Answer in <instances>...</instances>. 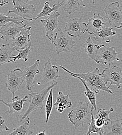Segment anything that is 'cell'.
Listing matches in <instances>:
<instances>
[{"label":"cell","mask_w":122,"mask_h":135,"mask_svg":"<svg viewBox=\"0 0 122 135\" xmlns=\"http://www.w3.org/2000/svg\"><path fill=\"white\" fill-rule=\"evenodd\" d=\"M60 67L73 77L79 76L84 79L86 81L88 87L96 94H98L100 90H103L113 95H114V94L109 89L110 87L106 86V84L105 83L104 80L103 75L100 73L98 68H96L93 71H90L86 73L79 74L71 72L62 66H60Z\"/></svg>","instance_id":"6da1fadb"},{"label":"cell","mask_w":122,"mask_h":135,"mask_svg":"<svg viewBox=\"0 0 122 135\" xmlns=\"http://www.w3.org/2000/svg\"><path fill=\"white\" fill-rule=\"evenodd\" d=\"M58 84L57 82H55L51 85H49L44 88L40 91L36 93H31L29 94V106L27 111L23 113V115L20 118V121L22 122L25 118L28 117V115L32 112L37 109H42L45 102L46 96L48 93Z\"/></svg>","instance_id":"7a4b0ae2"},{"label":"cell","mask_w":122,"mask_h":135,"mask_svg":"<svg viewBox=\"0 0 122 135\" xmlns=\"http://www.w3.org/2000/svg\"><path fill=\"white\" fill-rule=\"evenodd\" d=\"M89 103L90 102H79L77 106L69 113L68 118L75 129L81 125L83 126L85 123H87V116L91 113V109L89 107Z\"/></svg>","instance_id":"3957f363"},{"label":"cell","mask_w":122,"mask_h":135,"mask_svg":"<svg viewBox=\"0 0 122 135\" xmlns=\"http://www.w3.org/2000/svg\"><path fill=\"white\" fill-rule=\"evenodd\" d=\"M52 44L56 47L57 54L59 55L61 52L71 51L75 46L76 42L69 34L65 33L61 29L57 28Z\"/></svg>","instance_id":"277c9868"},{"label":"cell","mask_w":122,"mask_h":135,"mask_svg":"<svg viewBox=\"0 0 122 135\" xmlns=\"http://www.w3.org/2000/svg\"><path fill=\"white\" fill-rule=\"evenodd\" d=\"M120 4L118 1L112 2L104 8L110 26L112 28H122V11L119 9Z\"/></svg>","instance_id":"5b68a950"},{"label":"cell","mask_w":122,"mask_h":135,"mask_svg":"<svg viewBox=\"0 0 122 135\" xmlns=\"http://www.w3.org/2000/svg\"><path fill=\"white\" fill-rule=\"evenodd\" d=\"M13 7L8 11L7 15L14 13L27 21H32L33 15L36 12L34 5L28 4L22 0H13Z\"/></svg>","instance_id":"8992f818"},{"label":"cell","mask_w":122,"mask_h":135,"mask_svg":"<svg viewBox=\"0 0 122 135\" xmlns=\"http://www.w3.org/2000/svg\"><path fill=\"white\" fill-rule=\"evenodd\" d=\"M25 81L23 71L19 68L15 69L8 73L5 85L7 89L12 93L13 97H15V93L20 89Z\"/></svg>","instance_id":"52a82bcc"},{"label":"cell","mask_w":122,"mask_h":135,"mask_svg":"<svg viewBox=\"0 0 122 135\" xmlns=\"http://www.w3.org/2000/svg\"><path fill=\"white\" fill-rule=\"evenodd\" d=\"M87 23L83 22L82 17L70 18L65 27V31L74 38L80 37L87 31Z\"/></svg>","instance_id":"ba28073f"},{"label":"cell","mask_w":122,"mask_h":135,"mask_svg":"<svg viewBox=\"0 0 122 135\" xmlns=\"http://www.w3.org/2000/svg\"><path fill=\"white\" fill-rule=\"evenodd\" d=\"M29 98V95L25 96L23 98H20L19 96H15L12 98V101L6 102L3 99L1 101L8 108V110L5 112V113H8L10 115H14L17 119L21 118L23 115L24 103L28 101Z\"/></svg>","instance_id":"9c48e42d"},{"label":"cell","mask_w":122,"mask_h":135,"mask_svg":"<svg viewBox=\"0 0 122 135\" xmlns=\"http://www.w3.org/2000/svg\"><path fill=\"white\" fill-rule=\"evenodd\" d=\"M97 64L109 65L110 67L112 62L115 61H120L118 57V53L113 47H107L103 45L100 47L97 54Z\"/></svg>","instance_id":"30bf717a"},{"label":"cell","mask_w":122,"mask_h":135,"mask_svg":"<svg viewBox=\"0 0 122 135\" xmlns=\"http://www.w3.org/2000/svg\"><path fill=\"white\" fill-rule=\"evenodd\" d=\"M105 83L107 84L110 82L109 87L112 85H116L118 88L121 87L122 84V71L121 68L114 66L112 68H106L102 73Z\"/></svg>","instance_id":"8fae6325"},{"label":"cell","mask_w":122,"mask_h":135,"mask_svg":"<svg viewBox=\"0 0 122 135\" xmlns=\"http://www.w3.org/2000/svg\"><path fill=\"white\" fill-rule=\"evenodd\" d=\"M50 54V52H49L48 60L45 64L44 70L41 75L40 84H45L48 82L56 81L58 78L60 76L59 75L58 67L55 65H52V59Z\"/></svg>","instance_id":"7c38bea8"},{"label":"cell","mask_w":122,"mask_h":135,"mask_svg":"<svg viewBox=\"0 0 122 135\" xmlns=\"http://www.w3.org/2000/svg\"><path fill=\"white\" fill-rule=\"evenodd\" d=\"M60 15V13L57 11L53 12L49 17L46 19H41L40 22L42 23L45 28L46 36L48 40L53 43V31L58 26V17Z\"/></svg>","instance_id":"4fadbf2b"},{"label":"cell","mask_w":122,"mask_h":135,"mask_svg":"<svg viewBox=\"0 0 122 135\" xmlns=\"http://www.w3.org/2000/svg\"><path fill=\"white\" fill-rule=\"evenodd\" d=\"M26 26L27 23L25 25H19L13 22L6 23L1 27L0 33L2 35L1 38L6 41L10 39L15 40L18 34Z\"/></svg>","instance_id":"5bb4252c"},{"label":"cell","mask_w":122,"mask_h":135,"mask_svg":"<svg viewBox=\"0 0 122 135\" xmlns=\"http://www.w3.org/2000/svg\"><path fill=\"white\" fill-rule=\"evenodd\" d=\"M107 20L106 17H103L99 14L94 13V16L89 18L88 20V33L93 35L96 32L108 27Z\"/></svg>","instance_id":"9a60e30c"},{"label":"cell","mask_w":122,"mask_h":135,"mask_svg":"<svg viewBox=\"0 0 122 135\" xmlns=\"http://www.w3.org/2000/svg\"><path fill=\"white\" fill-rule=\"evenodd\" d=\"M31 27L25 28L18 34L15 40L12 42V46L17 50L25 49L31 45V33L30 30Z\"/></svg>","instance_id":"2e32d148"},{"label":"cell","mask_w":122,"mask_h":135,"mask_svg":"<svg viewBox=\"0 0 122 135\" xmlns=\"http://www.w3.org/2000/svg\"><path fill=\"white\" fill-rule=\"evenodd\" d=\"M39 65L40 60L37 59L32 65L25 68L23 70V74L26 82V87L29 91H31L32 88L34 86L35 75L40 74Z\"/></svg>","instance_id":"e0dca14e"},{"label":"cell","mask_w":122,"mask_h":135,"mask_svg":"<svg viewBox=\"0 0 122 135\" xmlns=\"http://www.w3.org/2000/svg\"><path fill=\"white\" fill-rule=\"evenodd\" d=\"M54 105L60 113L62 112L66 108H71L72 106V103L70 99L69 94L64 95L62 91H59Z\"/></svg>","instance_id":"ac0fdd59"},{"label":"cell","mask_w":122,"mask_h":135,"mask_svg":"<svg viewBox=\"0 0 122 135\" xmlns=\"http://www.w3.org/2000/svg\"><path fill=\"white\" fill-rule=\"evenodd\" d=\"M14 51H16V49L10 43L3 44L0 49V65L10 63L12 57L15 56L13 54Z\"/></svg>","instance_id":"d6986e66"},{"label":"cell","mask_w":122,"mask_h":135,"mask_svg":"<svg viewBox=\"0 0 122 135\" xmlns=\"http://www.w3.org/2000/svg\"><path fill=\"white\" fill-rule=\"evenodd\" d=\"M112 27L109 28L106 27L103 29L101 30L96 32L93 35L94 39L99 42L110 43L111 41V37L115 35L116 32L115 31H112Z\"/></svg>","instance_id":"ffe728a7"},{"label":"cell","mask_w":122,"mask_h":135,"mask_svg":"<svg viewBox=\"0 0 122 135\" xmlns=\"http://www.w3.org/2000/svg\"><path fill=\"white\" fill-rule=\"evenodd\" d=\"M103 45L95 44L92 41L90 37L87 38L86 42L84 44V48L85 52H86L88 56L95 62H97V54L100 47Z\"/></svg>","instance_id":"44dd1931"},{"label":"cell","mask_w":122,"mask_h":135,"mask_svg":"<svg viewBox=\"0 0 122 135\" xmlns=\"http://www.w3.org/2000/svg\"><path fill=\"white\" fill-rule=\"evenodd\" d=\"M30 118L28 117L23 120L20 125L16 126L9 135H32L34 133L29 127Z\"/></svg>","instance_id":"7402d4cb"},{"label":"cell","mask_w":122,"mask_h":135,"mask_svg":"<svg viewBox=\"0 0 122 135\" xmlns=\"http://www.w3.org/2000/svg\"><path fill=\"white\" fill-rule=\"evenodd\" d=\"M65 2V1H63L61 2H58L53 5V7H51L50 6V2L48 1L44 3L43 8L42 10V11L37 15L36 17L33 18L32 19V20H36L37 19L41 18V17H45L47 16H50L51 15V13L54 12H56L58 10V9L62 6V5L64 4Z\"/></svg>","instance_id":"603a6c76"},{"label":"cell","mask_w":122,"mask_h":135,"mask_svg":"<svg viewBox=\"0 0 122 135\" xmlns=\"http://www.w3.org/2000/svg\"><path fill=\"white\" fill-rule=\"evenodd\" d=\"M105 128L108 130V132H105L104 135H122V124L119 119L111 120L105 125Z\"/></svg>","instance_id":"cb8c5ba5"},{"label":"cell","mask_w":122,"mask_h":135,"mask_svg":"<svg viewBox=\"0 0 122 135\" xmlns=\"http://www.w3.org/2000/svg\"><path fill=\"white\" fill-rule=\"evenodd\" d=\"M81 6L86 7L83 0H67L63 8L68 14H71L77 11Z\"/></svg>","instance_id":"d4e9b609"},{"label":"cell","mask_w":122,"mask_h":135,"mask_svg":"<svg viewBox=\"0 0 122 135\" xmlns=\"http://www.w3.org/2000/svg\"><path fill=\"white\" fill-rule=\"evenodd\" d=\"M94 110V109L92 107L91 108V113H90L91 116V118L90 123L88 124L89 128H88V130L86 135H90L92 133H96L98 135H104L105 132V127H103V128H99L97 126V125L96 124L95 118L94 116V112H93Z\"/></svg>","instance_id":"484cf974"},{"label":"cell","mask_w":122,"mask_h":135,"mask_svg":"<svg viewBox=\"0 0 122 135\" xmlns=\"http://www.w3.org/2000/svg\"><path fill=\"white\" fill-rule=\"evenodd\" d=\"M74 78L79 79L84 85V87H85V89H86V91H85L84 93L85 95L88 98V99L90 102V103H91L92 107L94 108V110L96 111V109H97L96 97V93L95 92H94L93 90H92L88 87L86 81L84 79H82L81 78H80L79 76H75Z\"/></svg>","instance_id":"4316f807"},{"label":"cell","mask_w":122,"mask_h":135,"mask_svg":"<svg viewBox=\"0 0 122 135\" xmlns=\"http://www.w3.org/2000/svg\"><path fill=\"white\" fill-rule=\"evenodd\" d=\"M27 21L25 19L21 17H11L9 16H6L4 14H0V26L9 23V22H13L19 25H25L23 23L25 22H27Z\"/></svg>","instance_id":"83f0119b"},{"label":"cell","mask_w":122,"mask_h":135,"mask_svg":"<svg viewBox=\"0 0 122 135\" xmlns=\"http://www.w3.org/2000/svg\"><path fill=\"white\" fill-rule=\"evenodd\" d=\"M31 45H29L25 49L17 50L16 51L19 52L18 55L17 56H13L12 60L10 61V62H15L17 60H19L20 59H23L25 61H27L28 60V55L31 51Z\"/></svg>","instance_id":"f1b7e54d"},{"label":"cell","mask_w":122,"mask_h":135,"mask_svg":"<svg viewBox=\"0 0 122 135\" xmlns=\"http://www.w3.org/2000/svg\"><path fill=\"white\" fill-rule=\"evenodd\" d=\"M53 107V91L52 89H51L49 95L48 96L46 106H45V112H46V123H48L50 115L52 113Z\"/></svg>","instance_id":"f546056e"},{"label":"cell","mask_w":122,"mask_h":135,"mask_svg":"<svg viewBox=\"0 0 122 135\" xmlns=\"http://www.w3.org/2000/svg\"><path fill=\"white\" fill-rule=\"evenodd\" d=\"M113 111H114V109L113 108H110L109 110L99 109L97 112V115L95 116V118H103L105 120L107 124L111 120V119L109 117V114L112 112H113Z\"/></svg>","instance_id":"4dcf8cb0"},{"label":"cell","mask_w":122,"mask_h":135,"mask_svg":"<svg viewBox=\"0 0 122 135\" xmlns=\"http://www.w3.org/2000/svg\"><path fill=\"white\" fill-rule=\"evenodd\" d=\"M95 120H96V124L97 126L99 128L104 127L105 125L106 124L105 121L103 118H95Z\"/></svg>","instance_id":"1f68e13d"},{"label":"cell","mask_w":122,"mask_h":135,"mask_svg":"<svg viewBox=\"0 0 122 135\" xmlns=\"http://www.w3.org/2000/svg\"><path fill=\"white\" fill-rule=\"evenodd\" d=\"M5 120L2 118L1 117V120H0V132L1 133L3 131H9V128L5 124Z\"/></svg>","instance_id":"d6a6232c"},{"label":"cell","mask_w":122,"mask_h":135,"mask_svg":"<svg viewBox=\"0 0 122 135\" xmlns=\"http://www.w3.org/2000/svg\"><path fill=\"white\" fill-rule=\"evenodd\" d=\"M8 3H9V0H0V5L1 6H3Z\"/></svg>","instance_id":"836d02e7"},{"label":"cell","mask_w":122,"mask_h":135,"mask_svg":"<svg viewBox=\"0 0 122 135\" xmlns=\"http://www.w3.org/2000/svg\"><path fill=\"white\" fill-rule=\"evenodd\" d=\"M46 135V133H45V131H43V132H40V133H37V135Z\"/></svg>","instance_id":"e575fe53"},{"label":"cell","mask_w":122,"mask_h":135,"mask_svg":"<svg viewBox=\"0 0 122 135\" xmlns=\"http://www.w3.org/2000/svg\"><path fill=\"white\" fill-rule=\"evenodd\" d=\"M92 2H93V5H95V0H92Z\"/></svg>","instance_id":"d590c367"},{"label":"cell","mask_w":122,"mask_h":135,"mask_svg":"<svg viewBox=\"0 0 122 135\" xmlns=\"http://www.w3.org/2000/svg\"><path fill=\"white\" fill-rule=\"evenodd\" d=\"M27 1H33V0H26Z\"/></svg>","instance_id":"8d00e7d4"},{"label":"cell","mask_w":122,"mask_h":135,"mask_svg":"<svg viewBox=\"0 0 122 135\" xmlns=\"http://www.w3.org/2000/svg\"><path fill=\"white\" fill-rule=\"evenodd\" d=\"M121 123H122V120H121Z\"/></svg>","instance_id":"74e56055"}]
</instances>
